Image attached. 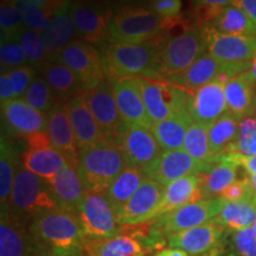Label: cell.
I'll list each match as a JSON object with an SVG mask.
<instances>
[{
    "mask_svg": "<svg viewBox=\"0 0 256 256\" xmlns=\"http://www.w3.org/2000/svg\"><path fill=\"white\" fill-rule=\"evenodd\" d=\"M14 98H16V95L11 80H10L8 72H2V76H0V101L2 104H5Z\"/></svg>",
    "mask_w": 256,
    "mask_h": 256,
    "instance_id": "cell-51",
    "label": "cell"
},
{
    "mask_svg": "<svg viewBox=\"0 0 256 256\" xmlns=\"http://www.w3.org/2000/svg\"><path fill=\"white\" fill-rule=\"evenodd\" d=\"M235 0H191L192 8H223L234 4Z\"/></svg>",
    "mask_w": 256,
    "mask_h": 256,
    "instance_id": "cell-53",
    "label": "cell"
},
{
    "mask_svg": "<svg viewBox=\"0 0 256 256\" xmlns=\"http://www.w3.org/2000/svg\"><path fill=\"white\" fill-rule=\"evenodd\" d=\"M51 58L66 64L72 70L83 92L94 89L107 80L101 54L86 40H75Z\"/></svg>",
    "mask_w": 256,
    "mask_h": 256,
    "instance_id": "cell-8",
    "label": "cell"
},
{
    "mask_svg": "<svg viewBox=\"0 0 256 256\" xmlns=\"http://www.w3.org/2000/svg\"><path fill=\"white\" fill-rule=\"evenodd\" d=\"M0 63H2V72H8L19 66H28V57L18 40L2 42Z\"/></svg>",
    "mask_w": 256,
    "mask_h": 256,
    "instance_id": "cell-42",
    "label": "cell"
},
{
    "mask_svg": "<svg viewBox=\"0 0 256 256\" xmlns=\"http://www.w3.org/2000/svg\"><path fill=\"white\" fill-rule=\"evenodd\" d=\"M200 28H206L223 34L256 37V26L241 8L230 5L223 8L212 20Z\"/></svg>",
    "mask_w": 256,
    "mask_h": 256,
    "instance_id": "cell-30",
    "label": "cell"
},
{
    "mask_svg": "<svg viewBox=\"0 0 256 256\" xmlns=\"http://www.w3.org/2000/svg\"><path fill=\"white\" fill-rule=\"evenodd\" d=\"M206 256H229V254L224 252L220 248H217L212 252H210V254L206 255Z\"/></svg>",
    "mask_w": 256,
    "mask_h": 256,
    "instance_id": "cell-59",
    "label": "cell"
},
{
    "mask_svg": "<svg viewBox=\"0 0 256 256\" xmlns=\"http://www.w3.org/2000/svg\"><path fill=\"white\" fill-rule=\"evenodd\" d=\"M188 112L194 122L210 127L228 112L224 84L212 81L188 92Z\"/></svg>",
    "mask_w": 256,
    "mask_h": 256,
    "instance_id": "cell-18",
    "label": "cell"
},
{
    "mask_svg": "<svg viewBox=\"0 0 256 256\" xmlns=\"http://www.w3.org/2000/svg\"><path fill=\"white\" fill-rule=\"evenodd\" d=\"M238 168V165L228 160H218L200 174V191L204 200L220 197L229 185L236 182Z\"/></svg>",
    "mask_w": 256,
    "mask_h": 256,
    "instance_id": "cell-33",
    "label": "cell"
},
{
    "mask_svg": "<svg viewBox=\"0 0 256 256\" xmlns=\"http://www.w3.org/2000/svg\"><path fill=\"white\" fill-rule=\"evenodd\" d=\"M144 104L153 122L168 119L188 112V92L171 84L148 78H136Z\"/></svg>",
    "mask_w": 256,
    "mask_h": 256,
    "instance_id": "cell-10",
    "label": "cell"
},
{
    "mask_svg": "<svg viewBox=\"0 0 256 256\" xmlns=\"http://www.w3.org/2000/svg\"><path fill=\"white\" fill-rule=\"evenodd\" d=\"M58 206L49 185L22 164L16 176L8 209L18 217L37 216Z\"/></svg>",
    "mask_w": 256,
    "mask_h": 256,
    "instance_id": "cell-6",
    "label": "cell"
},
{
    "mask_svg": "<svg viewBox=\"0 0 256 256\" xmlns=\"http://www.w3.org/2000/svg\"><path fill=\"white\" fill-rule=\"evenodd\" d=\"M154 256H162V252H159V254H156V255H154Z\"/></svg>",
    "mask_w": 256,
    "mask_h": 256,
    "instance_id": "cell-64",
    "label": "cell"
},
{
    "mask_svg": "<svg viewBox=\"0 0 256 256\" xmlns=\"http://www.w3.org/2000/svg\"><path fill=\"white\" fill-rule=\"evenodd\" d=\"M24 28V14L18 8L16 0H2V6H0L2 42L17 40Z\"/></svg>",
    "mask_w": 256,
    "mask_h": 256,
    "instance_id": "cell-40",
    "label": "cell"
},
{
    "mask_svg": "<svg viewBox=\"0 0 256 256\" xmlns=\"http://www.w3.org/2000/svg\"><path fill=\"white\" fill-rule=\"evenodd\" d=\"M19 162L16 156L14 146L2 136L0 142V202L2 208H8L11 200L16 176H17Z\"/></svg>",
    "mask_w": 256,
    "mask_h": 256,
    "instance_id": "cell-37",
    "label": "cell"
},
{
    "mask_svg": "<svg viewBox=\"0 0 256 256\" xmlns=\"http://www.w3.org/2000/svg\"><path fill=\"white\" fill-rule=\"evenodd\" d=\"M210 165L211 164L197 162L184 150L162 151L159 158L144 172L147 177L158 182L166 188L177 179L203 174L206 170L210 168Z\"/></svg>",
    "mask_w": 256,
    "mask_h": 256,
    "instance_id": "cell-16",
    "label": "cell"
},
{
    "mask_svg": "<svg viewBox=\"0 0 256 256\" xmlns=\"http://www.w3.org/2000/svg\"><path fill=\"white\" fill-rule=\"evenodd\" d=\"M48 185L58 206L72 212L78 211L80 203L87 194L78 168L72 165H66L55 178L48 182Z\"/></svg>",
    "mask_w": 256,
    "mask_h": 256,
    "instance_id": "cell-26",
    "label": "cell"
},
{
    "mask_svg": "<svg viewBox=\"0 0 256 256\" xmlns=\"http://www.w3.org/2000/svg\"><path fill=\"white\" fill-rule=\"evenodd\" d=\"M55 14L46 8H36L24 14V25L26 28L43 34L49 26L51 19Z\"/></svg>",
    "mask_w": 256,
    "mask_h": 256,
    "instance_id": "cell-46",
    "label": "cell"
},
{
    "mask_svg": "<svg viewBox=\"0 0 256 256\" xmlns=\"http://www.w3.org/2000/svg\"><path fill=\"white\" fill-rule=\"evenodd\" d=\"M34 241L25 230L20 217L8 208H2L0 220V256H34Z\"/></svg>",
    "mask_w": 256,
    "mask_h": 256,
    "instance_id": "cell-23",
    "label": "cell"
},
{
    "mask_svg": "<svg viewBox=\"0 0 256 256\" xmlns=\"http://www.w3.org/2000/svg\"><path fill=\"white\" fill-rule=\"evenodd\" d=\"M248 74H249V76L252 78V81L256 83V57L254 58V60H252L250 69L248 70Z\"/></svg>",
    "mask_w": 256,
    "mask_h": 256,
    "instance_id": "cell-57",
    "label": "cell"
},
{
    "mask_svg": "<svg viewBox=\"0 0 256 256\" xmlns=\"http://www.w3.org/2000/svg\"><path fill=\"white\" fill-rule=\"evenodd\" d=\"M120 150L128 166L142 171L148 168L162 153L151 130L130 124L124 128Z\"/></svg>",
    "mask_w": 256,
    "mask_h": 256,
    "instance_id": "cell-17",
    "label": "cell"
},
{
    "mask_svg": "<svg viewBox=\"0 0 256 256\" xmlns=\"http://www.w3.org/2000/svg\"><path fill=\"white\" fill-rule=\"evenodd\" d=\"M150 8L162 19V22L168 20L180 14L182 0H151Z\"/></svg>",
    "mask_w": 256,
    "mask_h": 256,
    "instance_id": "cell-47",
    "label": "cell"
},
{
    "mask_svg": "<svg viewBox=\"0 0 256 256\" xmlns=\"http://www.w3.org/2000/svg\"><path fill=\"white\" fill-rule=\"evenodd\" d=\"M26 150H30V151L48 148V147L52 146V144L50 142V138L48 136L46 132H37L26 136Z\"/></svg>",
    "mask_w": 256,
    "mask_h": 256,
    "instance_id": "cell-50",
    "label": "cell"
},
{
    "mask_svg": "<svg viewBox=\"0 0 256 256\" xmlns=\"http://www.w3.org/2000/svg\"><path fill=\"white\" fill-rule=\"evenodd\" d=\"M256 133V118L248 116L240 121L238 140L248 139Z\"/></svg>",
    "mask_w": 256,
    "mask_h": 256,
    "instance_id": "cell-52",
    "label": "cell"
},
{
    "mask_svg": "<svg viewBox=\"0 0 256 256\" xmlns=\"http://www.w3.org/2000/svg\"><path fill=\"white\" fill-rule=\"evenodd\" d=\"M202 200H204V197L200 191V174H192L177 179L165 188L164 200L156 211V218Z\"/></svg>",
    "mask_w": 256,
    "mask_h": 256,
    "instance_id": "cell-27",
    "label": "cell"
},
{
    "mask_svg": "<svg viewBox=\"0 0 256 256\" xmlns=\"http://www.w3.org/2000/svg\"><path fill=\"white\" fill-rule=\"evenodd\" d=\"M226 153H238L244 156H256V133L248 139L236 140Z\"/></svg>",
    "mask_w": 256,
    "mask_h": 256,
    "instance_id": "cell-49",
    "label": "cell"
},
{
    "mask_svg": "<svg viewBox=\"0 0 256 256\" xmlns=\"http://www.w3.org/2000/svg\"><path fill=\"white\" fill-rule=\"evenodd\" d=\"M2 119L6 132L14 136H28L37 132H46L48 114L34 110L23 98L2 104Z\"/></svg>",
    "mask_w": 256,
    "mask_h": 256,
    "instance_id": "cell-21",
    "label": "cell"
},
{
    "mask_svg": "<svg viewBox=\"0 0 256 256\" xmlns=\"http://www.w3.org/2000/svg\"><path fill=\"white\" fill-rule=\"evenodd\" d=\"M34 256H72V255L64 254V252H60L56 250H50V249H38L36 254Z\"/></svg>",
    "mask_w": 256,
    "mask_h": 256,
    "instance_id": "cell-55",
    "label": "cell"
},
{
    "mask_svg": "<svg viewBox=\"0 0 256 256\" xmlns=\"http://www.w3.org/2000/svg\"><path fill=\"white\" fill-rule=\"evenodd\" d=\"M108 80L122 78H148L159 80L156 72V46L148 43L108 42L101 50Z\"/></svg>",
    "mask_w": 256,
    "mask_h": 256,
    "instance_id": "cell-2",
    "label": "cell"
},
{
    "mask_svg": "<svg viewBox=\"0 0 256 256\" xmlns=\"http://www.w3.org/2000/svg\"><path fill=\"white\" fill-rule=\"evenodd\" d=\"M228 113L238 121L255 113L256 83L248 72L240 74L224 84Z\"/></svg>",
    "mask_w": 256,
    "mask_h": 256,
    "instance_id": "cell-25",
    "label": "cell"
},
{
    "mask_svg": "<svg viewBox=\"0 0 256 256\" xmlns=\"http://www.w3.org/2000/svg\"><path fill=\"white\" fill-rule=\"evenodd\" d=\"M121 2H134V0H121Z\"/></svg>",
    "mask_w": 256,
    "mask_h": 256,
    "instance_id": "cell-62",
    "label": "cell"
},
{
    "mask_svg": "<svg viewBox=\"0 0 256 256\" xmlns=\"http://www.w3.org/2000/svg\"><path fill=\"white\" fill-rule=\"evenodd\" d=\"M200 30L206 36L208 54L226 66L244 72L250 69L256 57V37L223 34L206 28Z\"/></svg>",
    "mask_w": 256,
    "mask_h": 256,
    "instance_id": "cell-11",
    "label": "cell"
},
{
    "mask_svg": "<svg viewBox=\"0 0 256 256\" xmlns=\"http://www.w3.org/2000/svg\"><path fill=\"white\" fill-rule=\"evenodd\" d=\"M192 122L188 113L177 114L153 124L151 132L162 151L184 150L185 136Z\"/></svg>",
    "mask_w": 256,
    "mask_h": 256,
    "instance_id": "cell-31",
    "label": "cell"
},
{
    "mask_svg": "<svg viewBox=\"0 0 256 256\" xmlns=\"http://www.w3.org/2000/svg\"><path fill=\"white\" fill-rule=\"evenodd\" d=\"M242 72H246L236 68V66H226V64L220 62L214 56H211L210 54H206L185 72L170 76L164 82L171 83V84L177 86V87L190 92L197 90V89L212 81L226 84L232 78Z\"/></svg>",
    "mask_w": 256,
    "mask_h": 256,
    "instance_id": "cell-12",
    "label": "cell"
},
{
    "mask_svg": "<svg viewBox=\"0 0 256 256\" xmlns=\"http://www.w3.org/2000/svg\"><path fill=\"white\" fill-rule=\"evenodd\" d=\"M232 5L241 8L256 26V0H235Z\"/></svg>",
    "mask_w": 256,
    "mask_h": 256,
    "instance_id": "cell-54",
    "label": "cell"
},
{
    "mask_svg": "<svg viewBox=\"0 0 256 256\" xmlns=\"http://www.w3.org/2000/svg\"><path fill=\"white\" fill-rule=\"evenodd\" d=\"M252 202H254V203H255V206H256V197H254V200H252Z\"/></svg>",
    "mask_w": 256,
    "mask_h": 256,
    "instance_id": "cell-63",
    "label": "cell"
},
{
    "mask_svg": "<svg viewBox=\"0 0 256 256\" xmlns=\"http://www.w3.org/2000/svg\"><path fill=\"white\" fill-rule=\"evenodd\" d=\"M255 114H256V90H255Z\"/></svg>",
    "mask_w": 256,
    "mask_h": 256,
    "instance_id": "cell-61",
    "label": "cell"
},
{
    "mask_svg": "<svg viewBox=\"0 0 256 256\" xmlns=\"http://www.w3.org/2000/svg\"><path fill=\"white\" fill-rule=\"evenodd\" d=\"M70 14L82 40L101 48L110 42V20L113 16L110 10L78 0L70 5Z\"/></svg>",
    "mask_w": 256,
    "mask_h": 256,
    "instance_id": "cell-13",
    "label": "cell"
},
{
    "mask_svg": "<svg viewBox=\"0 0 256 256\" xmlns=\"http://www.w3.org/2000/svg\"><path fill=\"white\" fill-rule=\"evenodd\" d=\"M184 151H186L197 162L214 164L216 162L215 156L210 150L209 127L192 122L185 136Z\"/></svg>",
    "mask_w": 256,
    "mask_h": 256,
    "instance_id": "cell-38",
    "label": "cell"
},
{
    "mask_svg": "<svg viewBox=\"0 0 256 256\" xmlns=\"http://www.w3.org/2000/svg\"><path fill=\"white\" fill-rule=\"evenodd\" d=\"M220 198L226 202H241L254 200V190H252L248 177L238 179L220 194Z\"/></svg>",
    "mask_w": 256,
    "mask_h": 256,
    "instance_id": "cell-44",
    "label": "cell"
},
{
    "mask_svg": "<svg viewBox=\"0 0 256 256\" xmlns=\"http://www.w3.org/2000/svg\"><path fill=\"white\" fill-rule=\"evenodd\" d=\"M8 75L11 80L14 87L16 98H22L31 86L34 78V72L30 66H23L19 68L12 69L8 72Z\"/></svg>",
    "mask_w": 256,
    "mask_h": 256,
    "instance_id": "cell-43",
    "label": "cell"
},
{
    "mask_svg": "<svg viewBox=\"0 0 256 256\" xmlns=\"http://www.w3.org/2000/svg\"><path fill=\"white\" fill-rule=\"evenodd\" d=\"M76 214L88 240L112 238L122 230L118 212L104 194L87 191Z\"/></svg>",
    "mask_w": 256,
    "mask_h": 256,
    "instance_id": "cell-7",
    "label": "cell"
},
{
    "mask_svg": "<svg viewBox=\"0 0 256 256\" xmlns=\"http://www.w3.org/2000/svg\"><path fill=\"white\" fill-rule=\"evenodd\" d=\"M218 160H228V162H232L234 164L242 166L248 172V174H256V156H244L238 154V153H224V154L217 158V162Z\"/></svg>",
    "mask_w": 256,
    "mask_h": 256,
    "instance_id": "cell-48",
    "label": "cell"
},
{
    "mask_svg": "<svg viewBox=\"0 0 256 256\" xmlns=\"http://www.w3.org/2000/svg\"><path fill=\"white\" fill-rule=\"evenodd\" d=\"M162 256H190L188 252H185L182 249H177V248H171V249H166V250L162 252Z\"/></svg>",
    "mask_w": 256,
    "mask_h": 256,
    "instance_id": "cell-56",
    "label": "cell"
},
{
    "mask_svg": "<svg viewBox=\"0 0 256 256\" xmlns=\"http://www.w3.org/2000/svg\"><path fill=\"white\" fill-rule=\"evenodd\" d=\"M240 121L226 112L218 120L209 127L210 150L217 158L228 151V148L238 140Z\"/></svg>",
    "mask_w": 256,
    "mask_h": 256,
    "instance_id": "cell-36",
    "label": "cell"
},
{
    "mask_svg": "<svg viewBox=\"0 0 256 256\" xmlns=\"http://www.w3.org/2000/svg\"><path fill=\"white\" fill-rule=\"evenodd\" d=\"M252 229H254V232H255V235H256V220H255V223L252 224Z\"/></svg>",
    "mask_w": 256,
    "mask_h": 256,
    "instance_id": "cell-60",
    "label": "cell"
},
{
    "mask_svg": "<svg viewBox=\"0 0 256 256\" xmlns=\"http://www.w3.org/2000/svg\"><path fill=\"white\" fill-rule=\"evenodd\" d=\"M165 196V186L147 177L132 198L121 208L118 217L122 226H136L156 218Z\"/></svg>",
    "mask_w": 256,
    "mask_h": 256,
    "instance_id": "cell-15",
    "label": "cell"
},
{
    "mask_svg": "<svg viewBox=\"0 0 256 256\" xmlns=\"http://www.w3.org/2000/svg\"><path fill=\"white\" fill-rule=\"evenodd\" d=\"M17 40L23 46L25 55L28 57V64L40 70L48 60H51V56L48 51L46 40L43 34L30 28H24Z\"/></svg>",
    "mask_w": 256,
    "mask_h": 256,
    "instance_id": "cell-39",
    "label": "cell"
},
{
    "mask_svg": "<svg viewBox=\"0 0 256 256\" xmlns=\"http://www.w3.org/2000/svg\"><path fill=\"white\" fill-rule=\"evenodd\" d=\"M248 179H249V182H250L252 190H254V197H256V174H248Z\"/></svg>",
    "mask_w": 256,
    "mask_h": 256,
    "instance_id": "cell-58",
    "label": "cell"
},
{
    "mask_svg": "<svg viewBox=\"0 0 256 256\" xmlns=\"http://www.w3.org/2000/svg\"><path fill=\"white\" fill-rule=\"evenodd\" d=\"M22 164L48 183L69 165V162L62 153L51 146L34 151L26 150L22 156Z\"/></svg>",
    "mask_w": 256,
    "mask_h": 256,
    "instance_id": "cell-29",
    "label": "cell"
},
{
    "mask_svg": "<svg viewBox=\"0 0 256 256\" xmlns=\"http://www.w3.org/2000/svg\"><path fill=\"white\" fill-rule=\"evenodd\" d=\"M82 96L94 115L104 140L120 148L126 122L121 118L110 80H104L98 87L82 92Z\"/></svg>",
    "mask_w": 256,
    "mask_h": 256,
    "instance_id": "cell-9",
    "label": "cell"
},
{
    "mask_svg": "<svg viewBox=\"0 0 256 256\" xmlns=\"http://www.w3.org/2000/svg\"><path fill=\"white\" fill-rule=\"evenodd\" d=\"M110 82L115 101L124 122L152 130L154 122L147 113L136 78H122L112 80Z\"/></svg>",
    "mask_w": 256,
    "mask_h": 256,
    "instance_id": "cell-20",
    "label": "cell"
},
{
    "mask_svg": "<svg viewBox=\"0 0 256 256\" xmlns=\"http://www.w3.org/2000/svg\"><path fill=\"white\" fill-rule=\"evenodd\" d=\"M146 178L147 176L142 170L132 166H127L118 176L104 194L116 212H119L121 208L132 198Z\"/></svg>",
    "mask_w": 256,
    "mask_h": 256,
    "instance_id": "cell-34",
    "label": "cell"
},
{
    "mask_svg": "<svg viewBox=\"0 0 256 256\" xmlns=\"http://www.w3.org/2000/svg\"><path fill=\"white\" fill-rule=\"evenodd\" d=\"M42 78L46 80L56 96L57 102H66L81 94L83 89L72 70L66 64L51 58L40 69Z\"/></svg>",
    "mask_w": 256,
    "mask_h": 256,
    "instance_id": "cell-28",
    "label": "cell"
},
{
    "mask_svg": "<svg viewBox=\"0 0 256 256\" xmlns=\"http://www.w3.org/2000/svg\"><path fill=\"white\" fill-rule=\"evenodd\" d=\"M224 229L214 220L196 228L170 234L168 244L171 248L182 249L190 256H206L220 248Z\"/></svg>",
    "mask_w": 256,
    "mask_h": 256,
    "instance_id": "cell-19",
    "label": "cell"
},
{
    "mask_svg": "<svg viewBox=\"0 0 256 256\" xmlns=\"http://www.w3.org/2000/svg\"><path fill=\"white\" fill-rule=\"evenodd\" d=\"M234 244L240 256H256V235L252 226L236 232Z\"/></svg>",
    "mask_w": 256,
    "mask_h": 256,
    "instance_id": "cell-45",
    "label": "cell"
},
{
    "mask_svg": "<svg viewBox=\"0 0 256 256\" xmlns=\"http://www.w3.org/2000/svg\"><path fill=\"white\" fill-rule=\"evenodd\" d=\"M64 104L72 120L78 151L95 145L104 139L94 115L83 98L82 92L69 98L68 101L64 102Z\"/></svg>",
    "mask_w": 256,
    "mask_h": 256,
    "instance_id": "cell-24",
    "label": "cell"
},
{
    "mask_svg": "<svg viewBox=\"0 0 256 256\" xmlns=\"http://www.w3.org/2000/svg\"><path fill=\"white\" fill-rule=\"evenodd\" d=\"M46 133L54 148L66 156L69 165L78 168V146L64 102H56L52 110L48 113Z\"/></svg>",
    "mask_w": 256,
    "mask_h": 256,
    "instance_id": "cell-22",
    "label": "cell"
},
{
    "mask_svg": "<svg viewBox=\"0 0 256 256\" xmlns=\"http://www.w3.org/2000/svg\"><path fill=\"white\" fill-rule=\"evenodd\" d=\"M156 46V44H154ZM156 72L160 81L186 70L206 55V40L200 28L191 26L156 44Z\"/></svg>",
    "mask_w": 256,
    "mask_h": 256,
    "instance_id": "cell-4",
    "label": "cell"
},
{
    "mask_svg": "<svg viewBox=\"0 0 256 256\" xmlns=\"http://www.w3.org/2000/svg\"><path fill=\"white\" fill-rule=\"evenodd\" d=\"M162 34V19L151 8L124 6L114 12L110 20V42L148 43Z\"/></svg>",
    "mask_w": 256,
    "mask_h": 256,
    "instance_id": "cell-5",
    "label": "cell"
},
{
    "mask_svg": "<svg viewBox=\"0 0 256 256\" xmlns=\"http://www.w3.org/2000/svg\"><path fill=\"white\" fill-rule=\"evenodd\" d=\"M70 5L56 12L51 19L49 26L42 34L51 57L68 46L74 42V38L78 36L76 25L70 14Z\"/></svg>",
    "mask_w": 256,
    "mask_h": 256,
    "instance_id": "cell-32",
    "label": "cell"
},
{
    "mask_svg": "<svg viewBox=\"0 0 256 256\" xmlns=\"http://www.w3.org/2000/svg\"><path fill=\"white\" fill-rule=\"evenodd\" d=\"M222 198H206L179 208L159 217L158 226L166 234L183 232L211 222L218 216L223 206Z\"/></svg>",
    "mask_w": 256,
    "mask_h": 256,
    "instance_id": "cell-14",
    "label": "cell"
},
{
    "mask_svg": "<svg viewBox=\"0 0 256 256\" xmlns=\"http://www.w3.org/2000/svg\"><path fill=\"white\" fill-rule=\"evenodd\" d=\"M23 100L34 107V110L48 114L56 104V96L52 89L46 82V80L42 76H37L31 83V86L25 92Z\"/></svg>",
    "mask_w": 256,
    "mask_h": 256,
    "instance_id": "cell-41",
    "label": "cell"
},
{
    "mask_svg": "<svg viewBox=\"0 0 256 256\" xmlns=\"http://www.w3.org/2000/svg\"><path fill=\"white\" fill-rule=\"evenodd\" d=\"M127 166L121 150L104 139L78 151L76 168L87 191L104 194Z\"/></svg>",
    "mask_w": 256,
    "mask_h": 256,
    "instance_id": "cell-3",
    "label": "cell"
},
{
    "mask_svg": "<svg viewBox=\"0 0 256 256\" xmlns=\"http://www.w3.org/2000/svg\"><path fill=\"white\" fill-rule=\"evenodd\" d=\"M30 232L38 249H50L78 256L84 250L86 238L78 214L56 208L34 217Z\"/></svg>",
    "mask_w": 256,
    "mask_h": 256,
    "instance_id": "cell-1",
    "label": "cell"
},
{
    "mask_svg": "<svg viewBox=\"0 0 256 256\" xmlns=\"http://www.w3.org/2000/svg\"><path fill=\"white\" fill-rule=\"evenodd\" d=\"M215 220L230 230H242L252 226L256 220V206L252 200L223 202L222 209Z\"/></svg>",
    "mask_w": 256,
    "mask_h": 256,
    "instance_id": "cell-35",
    "label": "cell"
}]
</instances>
